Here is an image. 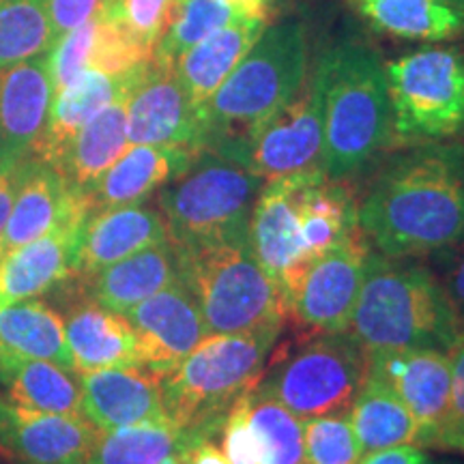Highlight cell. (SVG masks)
I'll return each instance as SVG.
<instances>
[{
  "label": "cell",
  "instance_id": "obj_1",
  "mask_svg": "<svg viewBox=\"0 0 464 464\" xmlns=\"http://www.w3.org/2000/svg\"><path fill=\"white\" fill-rule=\"evenodd\" d=\"M359 228L393 258L439 254L464 239V147L420 142L393 155L359 200Z\"/></svg>",
  "mask_w": 464,
  "mask_h": 464
},
{
  "label": "cell",
  "instance_id": "obj_2",
  "mask_svg": "<svg viewBox=\"0 0 464 464\" xmlns=\"http://www.w3.org/2000/svg\"><path fill=\"white\" fill-rule=\"evenodd\" d=\"M464 318L430 266L417 258L370 252L348 332L368 353L437 348L445 351Z\"/></svg>",
  "mask_w": 464,
  "mask_h": 464
},
{
  "label": "cell",
  "instance_id": "obj_3",
  "mask_svg": "<svg viewBox=\"0 0 464 464\" xmlns=\"http://www.w3.org/2000/svg\"><path fill=\"white\" fill-rule=\"evenodd\" d=\"M323 69V170L346 181L392 140L385 65L355 39L335 44L318 58Z\"/></svg>",
  "mask_w": 464,
  "mask_h": 464
},
{
  "label": "cell",
  "instance_id": "obj_4",
  "mask_svg": "<svg viewBox=\"0 0 464 464\" xmlns=\"http://www.w3.org/2000/svg\"><path fill=\"white\" fill-rule=\"evenodd\" d=\"M310 72L305 26L297 20L266 24L239 65L200 108L205 149L246 142L286 103Z\"/></svg>",
  "mask_w": 464,
  "mask_h": 464
},
{
  "label": "cell",
  "instance_id": "obj_5",
  "mask_svg": "<svg viewBox=\"0 0 464 464\" xmlns=\"http://www.w3.org/2000/svg\"><path fill=\"white\" fill-rule=\"evenodd\" d=\"M280 335L282 329L208 334L161 379V398L172 426L200 439L222 432L230 406L258 385Z\"/></svg>",
  "mask_w": 464,
  "mask_h": 464
},
{
  "label": "cell",
  "instance_id": "obj_6",
  "mask_svg": "<svg viewBox=\"0 0 464 464\" xmlns=\"http://www.w3.org/2000/svg\"><path fill=\"white\" fill-rule=\"evenodd\" d=\"M174 247V246H172ZM181 282L198 304L211 334L284 329L286 295L258 258L249 239L174 247Z\"/></svg>",
  "mask_w": 464,
  "mask_h": 464
},
{
  "label": "cell",
  "instance_id": "obj_7",
  "mask_svg": "<svg viewBox=\"0 0 464 464\" xmlns=\"http://www.w3.org/2000/svg\"><path fill=\"white\" fill-rule=\"evenodd\" d=\"M265 179L218 149L196 153L188 170L158 191L174 247L249 239V218Z\"/></svg>",
  "mask_w": 464,
  "mask_h": 464
},
{
  "label": "cell",
  "instance_id": "obj_8",
  "mask_svg": "<svg viewBox=\"0 0 464 464\" xmlns=\"http://www.w3.org/2000/svg\"><path fill=\"white\" fill-rule=\"evenodd\" d=\"M368 372V351L351 332H310L274 348L256 392L299 420L348 409Z\"/></svg>",
  "mask_w": 464,
  "mask_h": 464
},
{
  "label": "cell",
  "instance_id": "obj_9",
  "mask_svg": "<svg viewBox=\"0 0 464 464\" xmlns=\"http://www.w3.org/2000/svg\"><path fill=\"white\" fill-rule=\"evenodd\" d=\"M392 140L440 142L464 130V54L421 48L385 63Z\"/></svg>",
  "mask_w": 464,
  "mask_h": 464
},
{
  "label": "cell",
  "instance_id": "obj_10",
  "mask_svg": "<svg viewBox=\"0 0 464 464\" xmlns=\"http://www.w3.org/2000/svg\"><path fill=\"white\" fill-rule=\"evenodd\" d=\"M323 69L316 65L284 106L246 142H219L208 149L235 155L265 181L323 170Z\"/></svg>",
  "mask_w": 464,
  "mask_h": 464
},
{
  "label": "cell",
  "instance_id": "obj_11",
  "mask_svg": "<svg viewBox=\"0 0 464 464\" xmlns=\"http://www.w3.org/2000/svg\"><path fill=\"white\" fill-rule=\"evenodd\" d=\"M370 247L362 228L304 266L286 290L288 318L307 332H348Z\"/></svg>",
  "mask_w": 464,
  "mask_h": 464
},
{
  "label": "cell",
  "instance_id": "obj_12",
  "mask_svg": "<svg viewBox=\"0 0 464 464\" xmlns=\"http://www.w3.org/2000/svg\"><path fill=\"white\" fill-rule=\"evenodd\" d=\"M368 368L398 393L417 423V448L443 450L450 426V357L437 348L368 353Z\"/></svg>",
  "mask_w": 464,
  "mask_h": 464
},
{
  "label": "cell",
  "instance_id": "obj_13",
  "mask_svg": "<svg viewBox=\"0 0 464 464\" xmlns=\"http://www.w3.org/2000/svg\"><path fill=\"white\" fill-rule=\"evenodd\" d=\"M136 335L138 362L164 379L207 338L208 327L196 299L179 280L125 312Z\"/></svg>",
  "mask_w": 464,
  "mask_h": 464
},
{
  "label": "cell",
  "instance_id": "obj_14",
  "mask_svg": "<svg viewBox=\"0 0 464 464\" xmlns=\"http://www.w3.org/2000/svg\"><path fill=\"white\" fill-rule=\"evenodd\" d=\"M130 144L205 149L200 112L188 100L172 65L150 58L147 72L133 86L127 102Z\"/></svg>",
  "mask_w": 464,
  "mask_h": 464
},
{
  "label": "cell",
  "instance_id": "obj_15",
  "mask_svg": "<svg viewBox=\"0 0 464 464\" xmlns=\"http://www.w3.org/2000/svg\"><path fill=\"white\" fill-rule=\"evenodd\" d=\"M97 437L86 417L44 413L0 396V451L15 464H86Z\"/></svg>",
  "mask_w": 464,
  "mask_h": 464
},
{
  "label": "cell",
  "instance_id": "obj_16",
  "mask_svg": "<svg viewBox=\"0 0 464 464\" xmlns=\"http://www.w3.org/2000/svg\"><path fill=\"white\" fill-rule=\"evenodd\" d=\"M305 177L307 172H301L265 181L249 218V247L258 263L280 282L284 295L305 266L297 202Z\"/></svg>",
  "mask_w": 464,
  "mask_h": 464
},
{
  "label": "cell",
  "instance_id": "obj_17",
  "mask_svg": "<svg viewBox=\"0 0 464 464\" xmlns=\"http://www.w3.org/2000/svg\"><path fill=\"white\" fill-rule=\"evenodd\" d=\"M89 207L75 208L54 230L0 256V307L50 293L75 276L78 237Z\"/></svg>",
  "mask_w": 464,
  "mask_h": 464
},
{
  "label": "cell",
  "instance_id": "obj_18",
  "mask_svg": "<svg viewBox=\"0 0 464 464\" xmlns=\"http://www.w3.org/2000/svg\"><path fill=\"white\" fill-rule=\"evenodd\" d=\"M149 63L125 73H106L89 69L82 75L58 91L52 100L48 119L39 138L34 140L28 158L42 161L52 168H58L65 158L69 144L78 136V131L97 116L103 108L110 106L116 97L131 91L147 72Z\"/></svg>",
  "mask_w": 464,
  "mask_h": 464
},
{
  "label": "cell",
  "instance_id": "obj_19",
  "mask_svg": "<svg viewBox=\"0 0 464 464\" xmlns=\"http://www.w3.org/2000/svg\"><path fill=\"white\" fill-rule=\"evenodd\" d=\"M82 415L97 430L170 423L161 398V379L144 365L106 368L78 374Z\"/></svg>",
  "mask_w": 464,
  "mask_h": 464
},
{
  "label": "cell",
  "instance_id": "obj_20",
  "mask_svg": "<svg viewBox=\"0 0 464 464\" xmlns=\"http://www.w3.org/2000/svg\"><path fill=\"white\" fill-rule=\"evenodd\" d=\"M54 86L48 52L0 69V168L17 164L31 153L48 119Z\"/></svg>",
  "mask_w": 464,
  "mask_h": 464
},
{
  "label": "cell",
  "instance_id": "obj_21",
  "mask_svg": "<svg viewBox=\"0 0 464 464\" xmlns=\"http://www.w3.org/2000/svg\"><path fill=\"white\" fill-rule=\"evenodd\" d=\"M164 241H168L164 218L144 202L91 211L80 228L75 276H91Z\"/></svg>",
  "mask_w": 464,
  "mask_h": 464
},
{
  "label": "cell",
  "instance_id": "obj_22",
  "mask_svg": "<svg viewBox=\"0 0 464 464\" xmlns=\"http://www.w3.org/2000/svg\"><path fill=\"white\" fill-rule=\"evenodd\" d=\"M82 207L91 208L84 191L72 188L56 168L26 155L9 222L0 237V256L48 235L69 213Z\"/></svg>",
  "mask_w": 464,
  "mask_h": 464
},
{
  "label": "cell",
  "instance_id": "obj_23",
  "mask_svg": "<svg viewBox=\"0 0 464 464\" xmlns=\"http://www.w3.org/2000/svg\"><path fill=\"white\" fill-rule=\"evenodd\" d=\"M198 150L161 144H130L86 191L91 211L144 202L188 170Z\"/></svg>",
  "mask_w": 464,
  "mask_h": 464
},
{
  "label": "cell",
  "instance_id": "obj_24",
  "mask_svg": "<svg viewBox=\"0 0 464 464\" xmlns=\"http://www.w3.org/2000/svg\"><path fill=\"white\" fill-rule=\"evenodd\" d=\"M78 280H84L91 301L125 314L130 307L177 284L181 274L172 243L164 241Z\"/></svg>",
  "mask_w": 464,
  "mask_h": 464
},
{
  "label": "cell",
  "instance_id": "obj_25",
  "mask_svg": "<svg viewBox=\"0 0 464 464\" xmlns=\"http://www.w3.org/2000/svg\"><path fill=\"white\" fill-rule=\"evenodd\" d=\"M266 24H269V17L263 14L249 17L241 24L222 28L191 45L172 63L177 80L198 112L219 89V84L228 78L232 69L239 65L246 52L263 34Z\"/></svg>",
  "mask_w": 464,
  "mask_h": 464
},
{
  "label": "cell",
  "instance_id": "obj_26",
  "mask_svg": "<svg viewBox=\"0 0 464 464\" xmlns=\"http://www.w3.org/2000/svg\"><path fill=\"white\" fill-rule=\"evenodd\" d=\"M65 338L75 374L140 365L136 335L125 314L91 299L72 307L65 321Z\"/></svg>",
  "mask_w": 464,
  "mask_h": 464
},
{
  "label": "cell",
  "instance_id": "obj_27",
  "mask_svg": "<svg viewBox=\"0 0 464 464\" xmlns=\"http://www.w3.org/2000/svg\"><path fill=\"white\" fill-rule=\"evenodd\" d=\"M297 202L305 265L359 228L355 194L342 179H329L324 170L307 172Z\"/></svg>",
  "mask_w": 464,
  "mask_h": 464
},
{
  "label": "cell",
  "instance_id": "obj_28",
  "mask_svg": "<svg viewBox=\"0 0 464 464\" xmlns=\"http://www.w3.org/2000/svg\"><path fill=\"white\" fill-rule=\"evenodd\" d=\"M376 33L404 42H448L464 34V7L454 0H344Z\"/></svg>",
  "mask_w": 464,
  "mask_h": 464
},
{
  "label": "cell",
  "instance_id": "obj_29",
  "mask_svg": "<svg viewBox=\"0 0 464 464\" xmlns=\"http://www.w3.org/2000/svg\"><path fill=\"white\" fill-rule=\"evenodd\" d=\"M0 357L42 359L73 372L65 321L39 297L0 307Z\"/></svg>",
  "mask_w": 464,
  "mask_h": 464
},
{
  "label": "cell",
  "instance_id": "obj_30",
  "mask_svg": "<svg viewBox=\"0 0 464 464\" xmlns=\"http://www.w3.org/2000/svg\"><path fill=\"white\" fill-rule=\"evenodd\" d=\"M131 91L116 97L100 114L92 116L69 144L65 158L56 170L67 179L72 188L86 194L97 183V179L130 147L127 102H130Z\"/></svg>",
  "mask_w": 464,
  "mask_h": 464
},
{
  "label": "cell",
  "instance_id": "obj_31",
  "mask_svg": "<svg viewBox=\"0 0 464 464\" xmlns=\"http://www.w3.org/2000/svg\"><path fill=\"white\" fill-rule=\"evenodd\" d=\"M0 396L26 409L84 417L78 379L52 362L0 357Z\"/></svg>",
  "mask_w": 464,
  "mask_h": 464
},
{
  "label": "cell",
  "instance_id": "obj_32",
  "mask_svg": "<svg viewBox=\"0 0 464 464\" xmlns=\"http://www.w3.org/2000/svg\"><path fill=\"white\" fill-rule=\"evenodd\" d=\"M363 454L396 445H417V423L392 385L368 368L348 406Z\"/></svg>",
  "mask_w": 464,
  "mask_h": 464
},
{
  "label": "cell",
  "instance_id": "obj_33",
  "mask_svg": "<svg viewBox=\"0 0 464 464\" xmlns=\"http://www.w3.org/2000/svg\"><path fill=\"white\" fill-rule=\"evenodd\" d=\"M200 437L172 423L100 430L86 464H183L185 450Z\"/></svg>",
  "mask_w": 464,
  "mask_h": 464
},
{
  "label": "cell",
  "instance_id": "obj_34",
  "mask_svg": "<svg viewBox=\"0 0 464 464\" xmlns=\"http://www.w3.org/2000/svg\"><path fill=\"white\" fill-rule=\"evenodd\" d=\"M263 14H254L230 0H174L170 20L153 52V58L172 65L185 50L207 39L208 34Z\"/></svg>",
  "mask_w": 464,
  "mask_h": 464
},
{
  "label": "cell",
  "instance_id": "obj_35",
  "mask_svg": "<svg viewBox=\"0 0 464 464\" xmlns=\"http://www.w3.org/2000/svg\"><path fill=\"white\" fill-rule=\"evenodd\" d=\"M48 0H0V69L50 52Z\"/></svg>",
  "mask_w": 464,
  "mask_h": 464
},
{
  "label": "cell",
  "instance_id": "obj_36",
  "mask_svg": "<svg viewBox=\"0 0 464 464\" xmlns=\"http://www.w3.org/2000/svg\"><path fill=\"white\" fill-rule=\"evenodd\" d=\"M249 421L258 437L263 464H305L304 420L277 400L249 392Z\"/></svg>",
  "mask_w": 464,
  "mask_h": 464
},
{
  "label": "cell",
  "instance_id": "obj_37",
  "mask_svg": "<svg viewBox=\"0 0 464 464\" xmlns=\"http://www.w3.org/2000/svg\"><path fill=\"white\" fill-rule=\"evenodd\" d=\"M305 464H357L363 456L348 409L304 420Z\"/></svg>",
  "mask_w": 464,
  "mask_h": 464
},
{
  "label": "cell",
  "instance_id": "obj_38",
  "mask_svg": "<svg viewBox=\"0 0 464 464\" xmlns=\"http://www.w3.org/2000/svg\"><path fill=\"white\" fill-rule=\"evenodd\" d=\"M116 15L149 50L158 48L164 34L174 0H108Z\"/></svg>",
  "mask_w": 464,
  "mask_h": 464
},
{
  "label": "cell",
  "instance_id": "obj_39",
  "mask_svg": "<svg viewBox=\"0 0 464 464\" xmlns=\"http://www.w3.org/2000/svg\"><path fill=\"white\" fill-rule=\"evenodd\" d=\"M249 392L230 406L222 432H219L222 434L219 448L230 464H263L258 437L249 421Z\"/></svg>",
  "mask_w": 464,
  "mask_h": 464
},
{
  "label": "cell",
  "instance_id": "obj_40",
  "mask_svg": "<svg viewBox=\"0 0 464 464\" xmlns=\"http://www.w3.org/2000/svg\"><path fill=\"white\" fill-rule=\"evenodd\" d=\"M448 357L451 370V406L443 450L464 454V327L448 348Z\"/></svg>",
  "mask_w": 464,
  "mask_h": 464
},
{
  "label": "cell",
  "instance_id": "obj_41",
  "mask_svg": "<svg viewBox=\"0 0 464 464\" xmlns=\"http://www.w3.org/2000/svg\"><path fill=\"white\" fill-rule=\"evenodd\" d=\"M100 3L102 0H48V15L54 44L63 34L73 31L75 26L84 24L100 7Z\"/></svg>",
  "mask_w": 464,
  "mask_h": 464
},
{
  "label": "cell",
  "instance_id": "obj_42",
  "mask_svg": "<svg viewBox=\"0 0 464 464\" xmlns=\"http://www.w3.org/2000/svg\"><path fill=\"white\" fill-rule=\"evenodd\" d=\"M440 260V284L448 290L451 304L464 318V239L443 252H439Z\"/></svg>",
  "mask_w": 464,
  "mask_h": 464
},
{
  "label": "cell",
  "instance_id": "obj_43",
  "mask_svg": "<svg viewBox=\"0 0 464 464\" xmlns=\"http://www.w3.org/2000/svg\"><path fill=\"white\" fill-rule=\"evenodd\" d=\"M357 464H430L428 454L417 445H396L363 454Z\"/></svg>",
  "mask_w": 464,
  "mask_h": 464
},
{
  "label": "cell",
  "instance_id": "obj_44",
  "mask_svg": "<svg viewBox=\"0 0 464 464\" xmlns=\"http://www.w3.org/2000/svg\"><path fill=\"white\" fill-rule=\"evenodd\" d=\"M24 161L26 158L17 161V164L0 168V237H3L5 226L9 222L11 207H14L17 194V185H20L22 172H24Z\"/></svg>",
  "mask_w": 464,
  "mask_h": 464
},
{
  "label": "cell",
  "instance_id": "obj_45",
  "mask_svg": "<svg viewBox=\"0 0 464 464\" xmlns=\"http://www.w3.org/2000/svg\"><path fill=\"white\" fill-rule=\"evenodd\" d=\"M183 464H230V462L226 460L222 448L213 443V439H198L185 450Z\"/></svg>",
  "mask_w": 464,
  "mask_h": 464
},
{
  "label": "cell",
  "instance_id": "obj_46",
  "mask_svg": "<svg viewBox=\"0 0 464 464\" xmlns=\"http://www.w3.org/2000/svg\"><path fill=\"white\" fill-rule=\"evenodd\" d=\"M230 3L239 5V7L247 9V11H254V14H263L266 0H230Z\"/></svg>",
  "mask_w": 464,
  "mask_h": 464
},
{
  "label": "cell",
  "instance_id": "obj_47",
  "mask_svg": "<svg viewBox=\"0 0 464 464\" xmlns=\"http://www.w3.org/2000/svg\"><path fill=\"white\" fill-rule=\"evenodd\" d=\"M454 3H458V5H462V7H464V0H454Z\"/></svg>",
  "mask_w": 464,
  "mask_h": 464
}]
</instances>
